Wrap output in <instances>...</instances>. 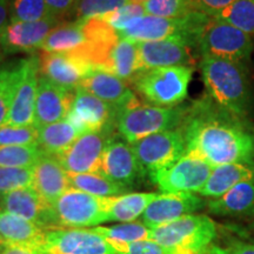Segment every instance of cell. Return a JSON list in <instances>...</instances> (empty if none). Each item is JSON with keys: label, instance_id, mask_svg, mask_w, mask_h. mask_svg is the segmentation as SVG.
<instances>
[{"label": "cell", "instance_id": "6da1fadb", "mask_svg": "<svg viewBox=\"0 0 254 254\" xmlns=\"http://www.w3.org/2000/svg\"><path fill=\"white\" fill-rule=\"evenodd\" d=\"M180 129L186 153L204 159L213 167L254 163V129L209 97L189 107Z\"/></svg>", "mask_w": 254, "mask_h": 254}, {"label": "cell", "instance_id": "7a4b0ae2", "mask_svg": "<svg viewBox=\"0 0 254 254\" xmlns=\"http://www.w3.org/2000/svg\"><path fill=\"white\" fill-rule=\"evenodd\" d=\"M199 68L208 97L222 109L244 118L252 101L245 65L227 59L204 57Z\"/></svg>", "mask_w": 254, "mask_h": 254}, {"label": "cell", "instance_id": "3957f363", "mask_svg": "<svg viewBox=\"0 0 254 254\" xmlns=\"http://www.w3.org/2000/svg\"><path fill=\"white\" fill-rule=\"evenodd\" d=\"M187 110V106L160 107L135 100L118 109L114 127L124 140L133 144L154 133L180 128Z\"/></svg>", "mask_w": 254, "mask_h": 254}, {"label": "cell", "instance_id": "277c9868", "mask_svg": "<svg viewBox=\"0 0 254 254\" xmlns=\"http://www.w3.org/2000/svg\"><path fill=\"white\" fill-rule=\"evenodd\" d=\"M217 236L215 222L207 215H186L151 230L150 240L171 254H206Z\"/></svg>", "mask_w": 254, "mask_h": 254}, {"label": "cell", "instance_id": "5b68a950", "mask_svg": "<svg viewBox=\"0 0 254 254\" xmlns=\"http://www.w3.org/2000/svg\"><path fill=\"white\" fill-rule=\"evenodd\" d=\"M194 68L170 66L140 71L129 82L150 105L160 107L179 106L189 94Z\"/></svg>", "mask_w": 254, "mask_h": 254}, {"label": "cell", "instance_id": "8992f818", "mask_svg": "<svg viewBox=\"0 0 254 254\" xmlns=\"http://www.w3.org/2000/svg\"><path fill=\"white\" fill-rule=\"evenodd\" d=\"M200 55L245 64L253 53V38L231 24L206 15L195 36Z\"/></svg>", "mask_w": 254, "mask_h": 254}, {"label": "cell", "instance_id": "52a82bcc", "mask_svg": "<svg viewBox=\"0 0 254 254\" xmlns=\"http://www.w3.org/2000/svg\"><path fill=\"white\" fill-rule=\"evenodd\" d=\"M109 199L69 189L52 205L56 227H92L107 222Z\"/></svg>", "mask_w": 254, "mask_h": 254}, {"label": "cell", "instance_id": "ba28073f", "mask_svg": "<svg viewBox=\"0 0 254 254\" xmlns=\"http://www.w3.org/2000/svg\"><path fill=\"white\" fill-rule=\"evenodd\" d=\"M133 151L144 174L166 170L186 154V141L180 128L154 133L133 142Z\"/></svg>", "mask_w": 254, "mask_h": 254}, {"label": "cell", "instance_id": "9c48e42d", "mask_svg": "<svg viewBox=\"0 0 254 254\" xmlns=\"http://www.w3.org/2000/svg\"><path fill=\"white\" fill-rule=\"evenodd\" d=\"M213 168L204 159L186 153L172 166L152 174L150 178L164 193H199Z\"/></svg>", "mask_w": 254, "mask_h": 254}, {"label": "cell", "instance_id": "30bf717a", "mask_svg": "<svg viewBox=\"0 0 254 254\" xmlns=\"http://www.w3.org/2000/svg\"><path fill=\"white\" fill-rule=\"evenodd\" d=\"M113 128L84 133L56 158L67 173H101L104 153L113 139Z\"/></svg>", "mask_w": 254, "mask_h": 254}, {"label": "cell", "instance_id": "8fae6325", "mask_svg": "<svg viewBox=\"0 0 254 254\" xmlns=\"http://www.w3.org/2000/svg\"><path fill=\"white\" fill-rule=\"evenodd\" d=\"M41 252L43 254H117L109 241L92 228L47 230Z\"/></svg>", "mask_w": 254, "mask_h": 254}, {"label": "cell", "instance_id": "7c38bea8", "mask_svg": "<svg viewBox=\"0 0 254 254\" xmlns=\"http://www.w3.org/2000/svg\"><path fill=\"white\" fill-rule=\"evenodd\" d=\"M64 21L55 17L38 21H12L0 32V50L5 55L33 53L40 50L49 34Z\"/></svg>", "mask_w": 254, "mask_h": 254}, {"label": "cell", "instance_id": "4fadbf2b", "mask_svg": "<svg viewBox=\"0 0 254 254\" xmlns=\"http://www.w3.org/2000/svg\"><path fill=\"white\" fill-rule=\"evenodd\" d=\"M117 111L118 109L113 105L79 86L75 90L74 101L67 119L84 134L114 127Z\"/></svg>", "mask_w": 254, "mask_h": 254}, {"label": "cell", "instance_id": "5bb4252c", "mask_svg": "<svg viewBox=\"0 0 254 254\" xmlns=\"http://www.w3.org/2000/svg\"><path fill=\"white\" fill-rule=\"evenodd\" d=\"M39 75V57L31 56L25 58L23 73L12 100L6 125H36V99Z\"/></svg>", "mask_w": 254, "mask_h": 254}, {"label": "cell", "instance_id": "9a60e30c", "mask_svg": "<svg viewBox=\"0 0 254 254\" xmlns=\"http://www.w3.org/2000/svg\"><path fill=\"white\" fill-rule=\"evenodd\" d=\"M205 205L204 200L193 193L158 194L142 213V224L152 230L193 214L204 208Z\"/></svg>", "mask_w": 254, "mask_h": 254}, {"label": "cell", "instance_id": "2e32d148", "mask_svg": "<svg viewBox=\"0 0 254 254\" xmlns=\"http://www.w3.org/2000/svg\"><path fill=\"white\" fill-rule=\"evenodd\" d=\"M140 71L170 66L193 67L195 58L189 43L182 39H165L138 43Z\"/></svg>", "mask_w": 254, "mask_h": 254}, {"label": "cell", "instance_id": "e0dca14e", "mask_svg": "<svg viewBox=\"0 0 254 254\" xmlns=\"http://www.w3.org/2000/svg\"><path fill=\"white\" fill-rule=\"evenodd\" d=\"M75 91L59 86L44 75H39L36 99V126L67 119L71 112Z\"/></svg>", "mask_w": 254, "mask_h": 254}, {"label": "cell", "instance_id": "ac0fdd59", "mask_svg": "<svg viewBox=\"0 0 254 254\" xmlns=\"http://www.w3.org/2000/svg\"><path fill=\"white\" fill-rule=\"evenodd\" d=\"M1 209L33 222L46 231L56 227L52 206L47 204L32 187L2 194Z\"/></svg>", "mask_w": 254, "mask_h": 254}, {"label": "cell", "instance_id": "d6986e66", "mask_svg": "<svg viewBox=\"0 0 254 254\" xmlns=\"http://www.w3.org/2000/svg\"><path fill=\"white\" fill-rule=\"evenodd\" d=\"M101 173L127 190L144 176L132 145L114 138L105 150Z\"/></svg>", "mask_w": 254, "mask_h": 254}, {"label": "cell", "instance_id": "ffe728a7", "mask_svg": "<svg viewBox=\"0 0 254 254\" xmlns=\"http://www.w3.org/2000/svg\"><path fill=\"white\" fill-rule=\"evenodd\" d=\"M38 57L40 74L67 90H77L85 77L93 69L90 65L66 53L41 51Z\"/></svg>", "mask_w": 254, "mask_h": 254}, {"label": "cell", "instance_id": "44dd1931", "mask_svg": "<svg viewBox=\"0 0 254 254\" xmlns=\"http://www.w3.org/2000/svg\"><path fill=\"white\" fill-rule=\"evenodd\" d=\"M32 189L36 190L38 194L52 206L72 187L68 174L64 170L58 159L45 153L33 167Z\"/></svg>", "mask_w": 254, "mask_h": 254}, {"label": "cell", "instance_id": "7402d4cb", "mask_svg": "<svg viewBox=\"0 0 254 254\" xmlns=\"http://www.w3.org/2000/svg\"><path fill=\"white\" fill-rule=\"evenodd\" d=\"M80 87L117 109L138 100L126 81L104 69H92L81 81Z\"/></svg>", "mask_w": 254, "mask_h": 254}, {"label": "cell", "instance_id": "603a6c76", "mask_svg": "<svg viewBox=\"0 0 254 254\" xmlns=\"http://www.w3.org/2000/svg\"><path fill=\"white\" fill-rule=\"evenodd\" d=\"M88 46V36L81 21L62 23L49 34L41 45L43 52L66 53L80 60Z\"/></svg>", "mask_w": 254, "mask_h": 254}, {"label": "cell", "instance_id": "cb8c5ba5", "mask_svg": "<svg viewBox=\"0 0 254 254\" xmlns=\"http://www.w3.org/2000/svg\"><path fill=\"white\" fill-rule=\"evenodd\" d=\"M46 230L33 222L0 209V238L9 245L41 251Z\"/></svg>", "mask_w": 254, "mask_h": 254}, {"label": "cell", "instance_id": "d4e9b609", "mask_svg": "<svg viewBox=\"0 0 254 254\" xmlns=\"http://www.w3.org/2000/svg\"><path fill=\"white\" fill-rule=\"evenodd\" d=\"M207 208L212 214L220 217H253L254 183L245 182L234 186L220 198L209 200Z\"/></svg>", "mask_w": 254, "mask_h": 254}, {"label": "cell", "instance_id": "484cf974", "mask_svg": "<svg viewBox=\"0 0 254 254\" xmlns=\"http://www.w3.org/2000/svg\"><path fill=\"white\" fill-rule=\"evenodd\" d=\"M254 183L253 164H227L213 168L207 183L200 190L199 194L217 199L241 183Z\"/></svg>", "mask_w": 254, "mask_h": 254}, {"label": "cell", "instance_id": "4316f807", "mask_svg": "<svg viewBox=\"0 0 254 254\" xmlns=\"http://www.w3.org/2000/svg\"><path fill=\"white\" fill-rule=\"evenodd\" d=\"M82 133L68 119L38 127V145L46 154H62Z\"/></svg>", "mask_w": 254, "mask_h": 254}, {"label": "cell", "instance_id": "83f0119b", "mask_svg": "<svg viewBox=\"0 0 254 254\" xmlns=\"http://www.w3.org/2000/svg\"><path fill=\"white\" fill-rule=\"evenodd\" d=\"M157 196V193H128L119 196H110L107 221L132 222L142 215L147 206Z\"/></svg>", "mask_w": 254, "mask_h": 254}, {"label": "cell", "instance_id": "f1b7e54d", "mask_svg": "<svg viewBox=\"0 0 254 254\" xmlns=\"http://www.w3.org/2000/svg\"><path fill=\"white\" fill-rule=\"evenodd\" d=\"M106 71L124 81L131 82L140 72L138 43L129 39H120L113 50Z\"/></svg>", "mask_w": 254, "mask_h": 254}, {"label": "cell", "instance_id": "f546056e", "mask_svg": "<svg viewBox=\"0 0 254 254\" xmlns=\"http://www.w3.org/2000/svg\"><path fill=\"white\" fill-rule=\"evenodd\" d=\"M72 189L82 190L88 194L110 198L119 196L127 192L126 187L112 182L103 173H67Z\"/></svg>", "mask_w": 254, "mask_h": 254}, {"label": "cell", "instance_id": "4dcf8cb0", "mask_svg": "<svg viewBox=\"0 0 254 254\" xmlns=\"http://www.w3.org/2000/svg\"><path fill=\"white\" fill-rule=\"evenodd\" d=\"M24 68V59L11 62L0 67V126L7 120L12 100Z\"/></svg>", "mask_w": 254, "mask_h": 254}, {"label": "cell", "instance_id": "1f68e13d", "mask_svg": "<svg viewBox=\"0 0 254 254\" xmlns=\"http://www.w3.org/2000/svg\"><path fill=\"white\" fill-rule=\"evenodd\" d=\"M110 243L132 244L141 240H150L151 228L141 222H124L114 226H97L92 228Z\"/></svg>", "mask_w": 254, "mask_h": 254}, {"label": "cell", "instance_id": "d6a6232c", "mask_svg": "<svg viewBox=\"0 0 254 254\" xmlns=\"http://www.w3.org/2000/svg\"><path fill=\"white\" fill-rule=\"evenodd\" d=\"M212 17L231 24L251 37H254V0H237Z\"/></svg>", "mask_w": 254, "mask_h": 254}, {"label": "cell", "instance_id": "836d02e7", "mask_svg": "<svg viewBox=\"0 0 254 254\" xmlns=\"http://www.w3.org/2000/svg\"><path fill=\"white\" fill-rule=\"evenodd\" d=\"M44 154L38 144L0 146V167H34Z\"/></svg>", "mask_w": 254, "mask_h": 254}, {"label": "cell", "instance_id": "e575fe53", "mask_svg": "<svg viewBox=\"0 0 254 254\" xmlns=\"http://www.w3.org/2000/svg\"><path fill=\"white\" fill-rule=\"evenodd\" d=\"M146 14L159 18L182 19L195 12L190 0H146Z\"/></svg>", "mask_w": 254, "mask_h": 254}, {"label": "cell", "instance_id": "d590c367", "mask_svg": "<svg viewBox=\"0 0 254 254\" xmlns=\"http://www.w3.org/2000/svg\"><path fill=\"white\" fill-rule=\"evenodd\" d=\"M51 17L45 0H9V20L38 21Z\"/></svg>", "mask_w": 254, "mask_h": 254}, {"label": "cell", "instance_id": "8d00e7d4", "mask_svg": "<svg viewBox=\"0 0 254 254\" xmlns=\"http://www.w3.org/2000/svg\"><path fill=\"white\" fill-rule=\"evenodd\" d=\"M33 185V167H0V194Z\"/></svg>", "mask_w": 254, "mask_h": 254}, {"label": "cell", "instance_id": "74e56055", "mask_svg": "<svg viewBox=\"0 0 254 254\" xmlns=\"http://www.w3.org/2000/svg\"><path fill=\"white\" fill-rule=\"evenodd\" d=\"M129 2V0H78L74 17L77 20L93 17H106Z\"/></svg>", "mask_w": 254, "mask_h": 254}, {"label": "cell", "instance_id": "f35d334b", "mask_svg": "<svg viewBox=\"0 0 254 254\" xmlns=\"http://www.w3.org/2000/svg\"><path fill=\"white\" fill-rule=\"evenodd\" d=\"M38 144V127L33 126H0V146Z\"/></svg>", "mask_w": 254, "mask_h": 254}, {"label": "cell", "instance_id": "ab89813d", "mask_svg": "<svg viewBox=\"0 0 254 254\" xmlns=\"http://www.w3.org/2000/svg\"><path fill=\"white\" fill-rule=\"evenodd\" d=\"M146 14L144 6L140 4H134V2H129L123 7H120L117 11L112 12L109 15H106V20L117 32L125 30L129 26L132 21L135 19L144 17Z\"/></svg>", "mask_w": 254, "mask_h": 254}, {"label": "cell", "instance_id": "60d3db41", "mask_svg": "<svg viewBox=\"0 0 254 254\" xmlns=\"http://www.w3.org/2000/svg\"><path fill=\"white\" fill-rule=\"evenodd\" d=\"M117 254H171L166 247L153 240H141L132 244L110 243Z\"/></svg>", "mask_w": 254, "mask_h": 254}, {"label": "cell", "instance_id": "b9f144b4", "mask_svg": "<svg viewBox=\"0 0 254 254\" xmlns=\"http://www.w3.org/2000/svg\"><path fill=\"white\" fill-rule=\"evenodd\" d=\"M53 17L64 21V18L74 14L78 0H45Z\"/></svg>", "mask_w": 254, "mask_h": 254}, {"label": "cell", "instance_id": "7bdbcfd3", "mask_svg": "<svg viewBox=\"0 0 254 254\" xmlns=\"http://www.w3.org/2000/svg\"><path fill=\"white\" fill-rule=\"evenodd\" d=\"M195 11L201 12L207 15H214L222 11L228 6L233 4L237 0H190Z\"/></svg>", "mask_w": 254, "mask_h": 254}, {"label": "cell", "instance_id": "ee69618b", "mask_svg": "<svg viewBox=\"0 0 254 254\" xmlns=\"http://www.w3.org/2000/svg\"><path fill=\"white\" fill-rule=\"evenodd\" d=\"M228 254H254V244L246 241H233L228 250Z\"/></svg>", "mask_w": 254, "mask_h": 254}, {"label": "cell", "instance_id": "f6af8a7d", "mask_svg": "<svg viewBox=\"0 0 254 254\" xmlns=\"http://www.w3.org/2000/svg\"><path fill=\"white\" fill-rule=\"evenodd\" d=\"M0 254H43V252L39 250L28 249V247L9 245V244H6L4 249L0 251Z\"/></svg>", "mask_w": 254, "mask_h": 254}, {"label": "cell", "instance_id": "bcb514c9", "mask_svg": "<svg viewBox=\"0 0 254 254\" xmlns=\"http://www.w3.org/2000/svg\"><path fill=\"white\" fill-rule=\"evenodd\" d=\"M9 21V0H0V32Z\"/></svg>", "mask_w": 254, "mask_h": 254}, {"label": "cell", "instance_id": "7dc6e473", "mask_svg": "<svg viewBox=\"0 0 254 254\" xmlns=\"http://www.w3.org/2000/svg\"><path fill=\"white\" fill-rule=\"evenodd\" d=\"M131 2H134V4H140V5H144L146 2V0H129Z\"/></svg>", "mask_w": 254, "mask_h": 254}, {"label": "cell", "instance_id": "c3c4849f", "mask_svg": "<svg viewBox=\"0 0 254 254\" xmlns=\"http://www.w3.org/2000/svg\"><path fill=\"white\" fill-rule=\"evenodd\" d=\"M5 245H6V243H5V241H4V240H2V239H1V238H0V251H1L2 249H4V247H5Z\"/></svg>", "mask_w": 254, "mask_h": 254}, {"label": "cell", "instance_id": "681fc988", "mask_svg": "<svg viewBox=\"0 0 254 254\" xmlns=\"http://www.w3.org/2000/svg\"><path fill=\"white\" fill-rule=\"evenodd\" d=\"M0 209H1V194H0Z\"/></svg>", "mask_w": 254, "mask_h": 254}, {"label": "cell", "instance_id": "f907efd6", "mask_svg": "<svg viewBox=\"0 0 254 254\" xmlns=\"http://www.w3.org/2000/svg\"><path fill=\"white\" fill-rule=\"evenodd\" d=\"M0 62H1V50H0Z\"/></svg>", "mask_w": 254, "mask_h": 254}, {"label": "cell", "instance_id": "816d5d0a", "mask_svg": "<svg viewBox=\"0 0 254 254\" xmlns=\"http://www.w3.org/2000/svg\"><path fill=\"white\" fill-rule=\"evenodd\" d=\"M252 55H253V64H254V49H253V53H252Z\"/></svg>", "mask_w": 254, "mask_h": 254}]
</instances>
